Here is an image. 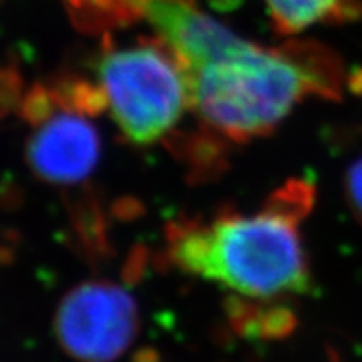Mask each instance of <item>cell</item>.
Instances as JSON below:
<instances>
[{
	"mask_svg": "<svg viewBox=\"0 0 362 362\" xmlns=\"http://www.w3.org/2000/svg\"><path fill=\"white\" fill-rule=\"evenodd\" d=\"M346 192L351 210L362 221V158L349 166L346 175Z\"/></svg>",
	"mask_w": 362,
	"mask_h": 362,
	"instance_id": "obj_7",
	"label": "cell"
},
{
	"mask_svg": "<svg viewBox=\"0 0 362 362\" xmlns=\"http://www.w3.org/2000/svg\"><path fill=\"white\" fill-rule=\"evenodd\" d=\"M21 111L29 123L27 163L57 187L83 183L101 158L96 117L104 112L94 79L64 74L27 89Z\"/></svg>",
	"mask_w": 362,
	"mask_h": 362,
	"instance_id": "obj_4",
	"label": "cell"
},
{
	"mask_svg": "<svg viewBox=\"0 0 362 362\" xmlns=\"http://www.w3.org/2000/svg\"><path fill=\"white\" fill-rule=\"evenodd\" d=\"M62 2H64V6L67 8V13H69V17H72L76 12L79 11L81 7H83V4L86 2V0H62Z\"/></svg>",
	"mask_w": 362,
	"mask_h": 362,
	"instance_id": "obj_8",
	"label": "cell"
},
{
	"mask_svg": "<svg viewBox=\"0 0 362 362\" xmlns=\"http://www.w3.org/2000/svg\"><path fill=\"white\" fill-rule=\"evenodd\" d=\"M275 30L296 35L307 27L336 17L344 0H264Z\"/></svg>",
	"mask_w": 362,
	"mask_h": 362,
	"instance_id": "obj_6",
	"label": "cell"
},
{
	"mask_svg": "<svg viewBox=\"0 0 362 362\" xmlns=\"http://www.w3.org/2000/svg\"><path fill=\"white\" fill-rule=\"evenodd\" d=\"M96 83L104 112L134 146H151L170 138L192 112L187 74L160 37H139L117 45L103 37Z\"/></svg>",
	"mask_w": 362,
	"mask_h": 362,
	"instance_id": "obj_3",
	"label": "cell"
},
{
	"mask_svg": "<svg viewBox=\"0 0 362 362\" xmlns=\"http://www.w3.org/2000/svg\"><path fill=\"white\" fill-rule=\"evenodd\" d=\"M312 188L293 181L252 214L225 211L168 230V257L176 269L216 284L248 300L302 296L310 287L300 220Z\"/></svg>",
	"mask_w": 362,
	"mask_h": 362,
	"instance_id": "obj_2",
	"label": "cell"
},
{
	"mask_svg": "<svg viewBox=\"0 0 362 362\" xmlns=\"http://www.w3.org/2000/svg\"><path fill=\"white\" fill-rule=\"evenodd\" d=\"M146 21L187 74L192 115L220 141L264 138L305 99L341 94V67L322 45L243 39L197 0H151Z\"/></svg>",
	"mask_w": 362,
	"mask_h": 362,
	"instance_id": "obj_1",
	"label": "cell"
},
{
	"mask_svg": "<svg viewBox=\"0 0 362 362\" xmlns=\"http://www.w3.org/2000/svg\"><path fill=\"white\" fill-rule=\"evenodd\" d=\"M56 336L81 362H112L134 341L138 309L112 282H88L64 297L56 314Z\"/></svg>",
	"mask_w": 362,
	"mask_h": 362,
	"instance_id": "obj_5",
	"label": "cell"
}]
</instances>
